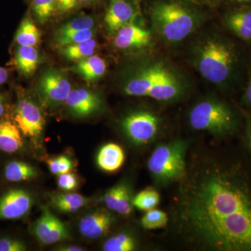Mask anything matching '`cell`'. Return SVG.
<instances>
[{
  "instance_id": "cell-38",
  "label": "cell",
  "mask_w": 251,
  "mask_h": 251,
  "mask_svg": "<svg viewBox=\"0 0 251 251\" xmlns=\"http://www.w3.org/2000/svg\"><path fill=\"white\" fill-rule=\"evenodd\" d=\"M244 99L246 103L249 106L251 107V69L250 73V77H249V83H248L247 88L244 94Z\"/></svg>"
},
{
  "instance_id": "cell-37",
  "label": "cell",
  "mask_w": 251,
  "mask_h": 251,
  "mask_svg": "<svg viewBox=\"0 0 251 251\" xmlns=\"http://www.w3.org/2000/svg\"><path fill=\"white\" fill-rule=\"evenodd\" d=\"M47 164L49 167L50 171L52 174L59 175V166L58 157L54 158H49L47 160Z\"/></svg>"
},
{
  "instance_id": "cell-28",
  "label": "cell",
  "mask_w": 251,
  "mask_h": 251,
  "mask_svg": "<svg viewBox=\"0 0 251 251\" xmlns=\"http://www.w3.org/2000/svg\"><path fill=\"white\" fill-rule=\"evenodd\" d=\"M159 201L160 196L158 191L152 188H148L135 196L133 204L140 210L147 211L156 207Z\"/></svg>"
},
{
  "instance_id": "cell-25",
  "label": "cell",
  "mask_w": 251,
  "mask_h": 251,
  "mask_svg": "<svg viewBox=\"0 0 251 251\" xmlns=\"http://www.w3.org/2000/svg\"><path fill=\"white\" fill-rule=\"evenodd\" d=\"M57 0H30V9L36 21L45 25L56 14Z\"/></svg>"
},
{
  "instance_id": "cell-17",
  "label": "cell",
  "mask_w": 251,
  "mask_h": 251,
  "mask_svg": "<svg viewBox=\"0 0 251 251\" xmlns=\"http://www.w3.org/2000/svg\"><path fill=\"white\" fill-rule=\"evenodd\" d=\"M71 70L82 77L86 82H94L105 75L107 65L103 59L93 54L77 62L75 65L71 68Z\"/></svg>"
},
{
  "instance_id": "cell-35",
  "label": "cell",
  "mask_w": 251,
  "mask_h": 251,
  "mask_svg": "<svg viewBox=\"0 0 251 251\" xmlns=\"http://www.w3.org/2000/svg\"><path fill=\"white\" fill-rule=\"evenodd\" d=\"M82 6L78 0H57L56 14H64L72 12Z\"/></svg>"
},
{
  "instance_id": "cell-43",
  "label": "cell",
  "mask_w": 251,
  "mask_h": 251,
  "mask_svg": "<svg viewBox=\"0 0 251 251\" xmlns=\"http://www.w3.org/2000/svg\"><path fill=\"white\" fill-rule=\"evenodd\" d=\"M82 6H91L98 4L97 0H78Z\"/></svg>"
},
{
  "instance_id": "cell-45",
  "label": "cell",
  "mask_w": 251,
  "mask_h": 251,
  "mask_svg": "<svg viewBox=\"0 0 251 251\" xmlns=\"http://www.w3.org/2000/svg\"><path fill=\"white\" fill-rule=\"evenodd\" d=\"M203 1H206V2L214 3L217 1L218 0H203Z\"/></svg>"
},
{
  "instance_id": "cell-30",
  "label": "cell",
  "mask_w": 251,
  "mask_h": 251,
  "mask_svg": "<svg viewBox=\"0 0 251 251\" xmlns=\"http://www.w3.org/2000/svg\"><path fill=\"white\" fill-rule=\"evenodd\" d=\"M95 34L96 31L94 29L73 31L62 35L54 36V42L55 43L57 47H63V46L72 45V44L89 40L94 38Z\"/></svg>"
},
{
  "instance_id": "cell-40",
  "label": "cell",
  "mask_w": 251,
  "mask_h": 251,
  "mask_svg": "<svg viewBox=\"0 0 251 251\" xmlns=\"http://www.w3.org/2000/svg\"><path fill=\"white\" fill-rule=\"evenodd\" d=\"M9 72L4 67H0V85H3L8 80Z\"/></svg>"
},
{
  "instance_id": "cell-46",
  "label": "cell",
  "mask_w": 251,
  "mask_h": 251,
  "mask_svg": "<svg viewBox=\"0 0 251 251\" xmlns=\"http://www.w3.org/2000/svg\"><path fill=\"white\" fill-rule=\"evenodd\" d=\"M135 1H136L137 2H139V1H141V0H135Z\"/></svg>"
},
{
  "instance_id": "cell-9",
  "label": "cell",
  "mask_w": 251,
  "mask_h": 251,
  "mask_svg": "<svg viewBox=\"0 0 251 251\" xmlns=\"http://www.w3.org/2000/svg\"><path fill=\"white\" fill-rule=\"evenodd\" d=\"M72 85L67 75L57 69H48L41 75L38 92L43 101L49 106H57L65 103Z\"/></svg>"
},
{
  "instance_id": "cell-14",
  "label": "cell",
  "mask_w": 251,
  "mask_h": 251,
  "mask_svg": "<svg viewBox=\"0 0 251 251\" xmlns=\"http://www.w3.org/2000/svg\"><path fill=\"white\" fill-rule=\"evenodd\" d=\"M114 35V45L117 49L123 50L145 49L151 42V31L134 23L120 28Z\"/></svg>"
},
{
  "instance_id": "cell-41",
  "label": "cell",
  "mask_w": 251,
  "mask_h": 251,
  "mask_svg": "<svg viewBox=\"0 0 251 251\" xmlns=\"http://www.w3.org/2000/svg\"><path fill=\"white\" fill-rule=\"evenodd\" d=\"M59 251H84L83 248L77 247V246H64L59 248Z\"/></svg>"
},
{
  "instance_id": "cell-6",
  "label": "cell",
  "mask_w": 251,
  "mask_h": 251,
  "mask_svg": "<svg viewBox=\"0 0 251 251\" xmlns=\"http://www.w3.org/2000/svg\"><path fill=\"white\" fill-rule=\"evenodd\" d=\"M190 126L196 130L225 136L237 126L235 115L229 105L216 99H206L193 105L188 114Z\"/></svg>"
},
{
  "instance_id": "cell-13",
  "label": "cell",
  "mask_w": 251,
  "mask_h": 251,
  "mask_svg": "<svg viewBox=\"0 0 251 251\" xmlns=\"http://www.w3.org/2000/svg\"><path fill=\"white\" fill-rule=\"evenodd\" d=\"M68 110L79 118L90 117L100 111L103 100L98 94L86 88L71 91L65 101Z\"/></svg>"
},
{
  "instance_id": "cell-4",
  "label": "cell",
  "mask_w": 251,
  "mask_h": 251,
  "mask_svg": "<svg viewBox=\"0 0 251 251\" xmlns=\"http://www.w3.org/2000/svg\"><path fill=\"white\" fill-rule=\"evenodd\" d=\"M237 54L228 41L215 35L206 36L193 47L191 62L206 80L223 85L233 74Z\"/></svg>"
},
{
  "instance_id": "cell-1",
  "label": "cell",
  "mask_w": 251,
  "mask_h": 251,
  "mask_svg": "<svg viewBox=\"0 0 251 251\" xmlns=\"http://www.w3.org/2000/svg\"><path fill=\"white\" fill-rule=\"evenodd\" d=\"M240 170L212 156L187 162L172 223L196 249L251 251V184Z\"/></svg>"
},
{
  "instance_id": "cell-36",
  "label": "cell",
  "mask_w": 251,
  "mask_h": 251,
  "mask_svg": "<svg viewBox=\"0 0 251 251\" xmlns=\"http://www.w3.org/2000/svg\"><path fill=\"white\" fill-rule=\"evenodd\" d=\"M59 175L64 173H70L73 168L72 161L68 157L60 156L58 157Z\"/></svg>"
},
{
  "instance_id": "cell-23",
  "label": "cell",
  "mask_w": 251,
  "mask_h": 251,
  "mask_svg": "<svg viewBox=\"0 0 251 251\" xmlns=\"http://www.w3.org/2000/svg\"><path fill=\"white\" fill-rule=\"evenodd\" d=\"M97 48V41L92 38L89 40L59 48V52L68 60L77 62L93 55Z\"/></svg>"
},
{
  "instance_id": "cell-20",
  "label": "cell",
  "mask_w": 251,
  "mask_h": 251,
  "mask_svg": "<svg viewBox=\"0 0 251 251\" xmlns=\"http://www.w3.org/2000/svg\"><path fill=\"white\" fill-rule=\"evenodd\" d=\"M36 175L37 171L35 168L29 163L20 160H11L3 168V179L9 183L29 181L35 178Z\"/></svg>"
},
{
  "instance_id": "cell-5",
  "label": "cell",
  "mask_w": 251,
  "mask_h": 251,
  "mask_svg": "<svg viewBox=\"0 0 251 251\" xmlns=\"http://www.w3.org/2000/svg\"><path fill=\"white\" fill-rule=\"evenodd\" d=\"M187 144L176 140L158 145L148 160V169L156 184L179 182L186 174Z\"/></svg>"
},
{
  "instance_id": "cell-12",
  "label": "cell",
  "mask_w": 251,
  "mask_h": 251,
  "mask_svg": "<svg viewBox=\"0 0 251 251\" xmlns=\"http://www.w3.org/2000/svg\"><path fill=\"white\" fill-rule=\"evenodd\" d=\"M138 3L135 0H108L104 23L110 34L114 35L120 28L134 23L140 15Z\"/></svg>"
},
{
  "instance_id": "cell-2",
  "label": "cell",
  "mask_w": 251,
  "mask_h": 251,
  "mask_svg": "<svg viewBox=\"0 0 251 251\" xmlns=\"http://www.w3.org/2000/svg\"><path fill=\"white\" fill-rule=\"evenodd\" d=\"M188 87L186 78L173 64L156 57L133 69L126 79L123 91L131 97H149L170 103L183 98Z\"/></svg>"
},
{
  "instance_id": "cell-22",
  "label": "cell",
  "mask_w": 251,
  "mask_h": 251,
  "mask_svg": "<svg viewBox=\"0 0 251 251\" xmlns=\"http://www.w3.org/2000/svg\"><path fill=\"white\" fill-rule=\"evenodd\" d=\"M51 204L61 212L73 213L78 211L88 203V198L78 193H57L50 198Z\"/></svg>"
},
{
  "instance_id": "cell-33",
  "label": "cell",
  "mask_w": 251,
  "mask_h": 251,
  "mask_svg": "<svg viewBox=\"0 0 251 251\" xmlns=\"http://www.w3.org/2000/svg\"><path fill=\"white\" fill-rule=\"evenodd\" d=\"M125 184L117 185L108 190L104 195L103 201L107 208L110 210L115 211L117 202L120 199V196L123 190Z\"/></svg>"
},
{
  "instance_id": "cell-34",
  "label": "cell",
  "mask_w": 251,
  "mask_h": 251,
  "mask_svg": "<svg viewBox=\"0 0 251 251\" xmlns=\"http://www.w3.org/2000/svg\"><path fill=\"white\" fill-rule=\"evenodd\" d=\"M58 187L64 191H72L76 189L78 186V180L76 175L67 173L59 175L57 180Z\"/></svg>"
},
{
  "instance_id": "cell-7",
  "label": "cell",
  "mask_w": 251,
  "mask_h": 251,
  "mask_svg": "<svg viewBox=\"0 0 251 251\" xmlns=\"http://www.w3.org/2000/svg\"><path fill=\"white\" fill-rule=\"evenodd\" d=\"M121 127L130 143L143 146L156 139L161 130V120L150 110H135L124 117Z\"/></svg>"
},
{
  "instance_id": "cell-47",
  "label": "cell",
  "mask_w": 251,
  "mask_h": 251,
  "mask_svg": "<svg viewBox=\"0 0 251 251\" xmlns=\"http://www.w3.org/2000/svg\"><path fill=\"white\" fill-rule=\"evenodd\" d=\"M27 1H30V0H27Z\"/></svg>"
},
{
  "instance_id": "cell-18",
  "label": "cell",
  "mask_w": 251,
  "mask_h": 251,
  "mask_svg": "<svg viewBox=\"0 0 251 251\" xmlns=\"http://www.w3.org/2000/svg\"><path fill=\"white\" fill-rule=\"evenodd\" d=\"M39 51L34 46H18L15 52V64L18 72L23 76L34 75L39 65Z\"/></svg>"
},
{
  "instance_id": "cell-42",
  "label": "cell",
  "mask_w": 251,
  "mask_h": 251,
  "mask_svg": "<svg viewBox=\"0 0 251 251\" xmlns=\"http://www.w3.org/2000/svg\"><path fill=\"white\" fill-rule=\"evenodd\" d=\"M247 135L248 143H249V147L251 150V117L248 119L247 126Z\"/></svg>"
},
{
  "instance_id": "cell-16",
  "label": "cell",
  "mask_w": 251,
  "mask_h": 251,
  "mask_svg": "<svg viewBox=\"0 0 251 251\" xmlns=\"http://www.w3.org/2000/svg\"><path fill=\"white\" fill-rule=\"evenodd\" d=\"M25 138L12 119L0 120V151L9 154L21 152L24 149Z\"/></svg>"
},
{
  "instance_id": "cell-8",
  "label": "cell",
  "mask_w": 251,
  "mask_h": 251,
  "mask_svg": "<svg viewBox=\"0 0 251 251\" xmlns=\"http://www.w3.org/2000/svg\"><path fill=\"white\" fill-rule=\"evenodd\" d=\"M11 119L23 137L30 140L31 144L37 148L40 144L45 125V120L37 105L24 96H18Z\"/></svg>"
},
{
  "instance_id": "cell-10",
  "label": "cell",
  "mask_w": 251,
  "mask_h": 251,
  "mask_svg": "<svg viewBox=\"0 0 251 251\" xmlns=\"http://www.w3.org/2000/svg\"><path fill=\"white\" fill-rule=\"evenodd\" d=\"M33 198L21 187L8 188L0 194V221L24 219L30 211Z\"/></svg>"
},
{
  "instance_id": "cell-11",
  "label": "cell",
  "mask_w": 251,
  "mask_h": 251,
  "mask_svg": "<svg viewBox=\"0 0 251 251\" xmlns=\"http://www.w3.org/2000/svg\"><path fill=\"white\" fill-rule=\"evenodd\" d=\"M31 233L44 245H51L70 239L67 226L44 206L40 217L31 226Z\"/></svg>"
},
{
  "instance_id": "cell-29",
  "label": "cell",
  "mask_w": 251,
  "mask_h": 251,
  "mask_svg": "<svg viewBox=\"0 0 251 251\" xmlns=\"http://www.w3.org/2000/svg\"><path fill=\"white\" fill-rule=\"evenodd\" d=\"M169 221L168 214L164 211L155 209L147 211L141 219V224L144 228L151 230L163 228Z\"/></svg>"
},
{
  "instance_id": "cell-24",
  "label": "cell",
  "mask_w": 251,
  "mask_h": 251,
  "mask_svg": "<svg viewBox=\"0 0 251 251\" xmlns=\"http://www.w3.org/2000/svg\"><path fill=\"white\" fill-rule=\"evenodd\" d=\"M41 40V33L29 16L23 20L18 27L15 41L18 46H34Z\"/></svg>"
},
{
  "instance_id": "cell-26",
  "label": "cell",
  "mask_w": 251,
  "mask_h": 251,
  "mask_svg": "<svg viewBox=\"0 0 251 251\" xmlns=\"http://www.w3.org/2000/svg\"><path fill=\"white\" fill-rule=\"evenodd\" d=\"M96 20L94 16L89 15H82L77 17L71 20L70 21L63 25L54 33V36L62 35V34H68L85 29H94L95 26Z\"/></svg>"
},
{
  "instance_id": "cell-27",
  "label": "cell",
  "mask_w": 251,
  "mask_h": 251,
  "mask_svg": "<svg viewBox=\"0 0 251 251\" xmlns=\"http://www.w3.org/2000/svg\"><path fill=\"white\" fill-rule=\"evenodd\" d=\"M136 248L134 238L129 234L120 233L108 239L103 246L105 251H132Z\"/></svg>"
},
{
  "instance_id": "cell-15",
  "label": "cell",
  "mask_w": 251,
  "mask_h": 251,
  "mask_svg": "<svg viewBox=\"0 0 251 251\" xmlns=\"http://www.w3.org/2000/svg\"><path fill=\"white\" fill-rule=\"evenodd\" d=\"M114 222L113 216L108 211H96L80 220L79 230L87 239H99L108 233Z\"/></svg>"
},
{
  "instance_id": "cell-21",
  "label": "cell",
  "mask_w": 251,
  "mask_h": 251,
  "mask_svg": "<svg viewBox=\"0 0 251 251\" xmlns=\"http://www.w3.org/2000/svg\"><path fill=\"white\" fill-rule=\"evenodd\" d=\"M226 25L243 40H251V10H240L229 14L226 18Z\"/></svg>"
},
{
  "instance_id": "cell-32",
  "label": "cell",
  "mask_w": 251,
  "mask_h": 251,
  "mask_svg": "<svg viewBox=\"0 0 251 251\" xmlns=\"http://www.w3.org/2000/svg\"><path fill=\"white\" fill-rule=\"evenodd\" d=\"M132 204H133V201L131 200L129 188L125 184L115 211L121 215H129L133 209Z\"/></svg>"
},
{
  "instance_id": "cell-31",
  "label": "cell",
  "mask_w": 251,
  "mask_h": 251,
  "mask_svg": "<svg viewBox=\"0 0 251 251\" xmlns=\"http://www.w3.org/2000/svg\"><path fill=\"white\" fill-rule=\"evenodd\" d=\"M27 244L21 239L11 236L0 237V251H25Z\"/></svg>"
},
{
  "instance_id": "cell-19",
  "label": "cell",
  "mask_w": 251,
  "mask_h": 251,
  "mask_svg": "<svg viewBox=\"0 0 251 251\" xmlns=\"http://www.w3.org/2000/svg\"><path fill=\"white\" fill-rule=\"evenodd\" d=\"M125 159L123 149L117 144L108 143L99 151L97 164L102 171L112 173L121 168Z\"/></svg>"
},
{
  "instance_id": "cell-39",
  "label": "cell",
  "mask_w": 251,
  "mask_h": 251,
  "mask_svg": "<svg viewBox=\"0 0 251 251\" xmlns=\"http://www.w3.org/2000/svg\"><path fill=\"white\" fill-rule=\"evenodd\" d=\"M6 110V99L4 95L0 94V120L4 117Z\"/></svg>"
},
{
  "instance_id": "cell-44",
  "label": "cell",
  "mask_w": 251,
  "mask_h": 251,
  "mask_svg": "<svg viewBox=\"0 0 251 251\" xmlns=\"http://www.w3.org/2000/svg\"><path fill=\"white\" fill-rule=\"evenodd\" d=\"M233 1H236V2L244 3L250 2V1H251V0H233Z\"/></svg>"
},
{
  "instance_id": "cell-3",
  "label": "cell",
  "mask_w": 251,
  "mask_h": 251,
  "mask_svg": "<svg viewBox=\"0 0 251 251\" xmlns=\"http://www.w3.org/2000/svg\"><path fill=\"white\" fill-rule=\"evenodd\" d=\"M152 25L163 40L176 44L201 25L202 16L183 0H158L150 8Z\"/></svg>"
}]
</instances>
